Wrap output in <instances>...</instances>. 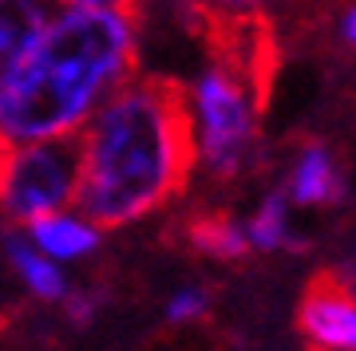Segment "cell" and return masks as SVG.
Segmentation results:
<instances>
[{
  "label": "cell",
  "instance_id": "cell-1",
  "mask_svg": "<svg viewBox=\"0 0 356 351\" xmlns=\"http://www.w3.org/2000/svg\"><path fill=\"white\" fill-rule=\"evenodd\" d=\"M194 178L186 87L135 71L79 126V182L72 205L95 229L139 225L175 205Z\"/></svg>",
  "mask_w": 356,
  "mask_h": 351
},
{
  "label": "cell",
  "instance_id": "cell-2",
  "mask_svg": "<svg viewBox=\"0 0 356 351\" xmlns=\"http://www.w3.org/2000/svg\"><path fill=\"white\" fill-rule=\"evenodd\" d=\"M135 71L139 16L67 4L0 79V138L36 142L76 135L103 95Z\"/></svg>",
  "mask_w": 356,
  "mask_h": 351
},
{
  "label": "cell",
  "instance_id": "cell-3",
  "mask_svg": "<svg viewBox=\"0 0 356 351\" xmlns=\"http://www.w3.org/2000/svg\"><path fill=\"white\" fill-rule=\"evenodd\" d=\"M261 28L238 24L214 32V60L186 83L194 126V170L210 182H238L261 154Z\"/></svg>",
  "mask_w": 356,
  "mask_h": 351
},
{
  "label": "cell",
  "instance_id": "cell-4",
  "mask_svg": "<svg viewBox=\"0 0 356 351\" xmlns=\"http://www.w3.org/2000/svg\"><path fill=\"white\" fill-rule=\"evenodd\" d=\"M79 182V130L36 142L0 138V214L13 221L67 209Z\"/></svg>",
  "mask_w": 356,
  "mask_h": 351
},
{
  "label": "cell",
  "instance_id": "cell-5",
  "mask_svg": "<svg viewBox=\"0 0 356 351\" xmlns=\"http://www.w3.org/2000/svg\"><path fill=\"white\" fill-rule=\"evenodd\" d=\"M297 332L309 348L356 351V280L337 273L317 276L297 308Z\"/></svg>",
  "mask_w": 356,
  "mask_h": 351
},
{
  "label": "cell",
  "instance_id": "cell-6",
  "mask_svg": "<svg viewBox=\"0 0 356 351\" xmlns=\"http://www.w3.org/2000/svg\"><path fill=\"white\" fill-rule=\"evenodd\" d=\"M281 194L289 198L293 209H337L348 194V182H344L337 154L325 142H305L293 151L285 166Z\"/></svg>",
  "mask_w": 356,
  "mask_h": 351
},
{
  "label": "cell",
  "instance_id": "cell-7",
  "mask_svg": "<svg viewBox=\"0 0 356 351\" xmlns=\"http://www.w3.org/2000/svg\"><path fill=\"white\" fill-rule=\"evenodd\" d=\"M245 225V241H250V252H301L305 249V237L293 225V205L281 189H269L266 198L257 201Z\"/></svg>",
  "mask_w": 356,
  "mask_h": 351
},
{
  "label": "cell",
  "instance_id": "cell-8",
  "mask_svg": "<svg viewBox=\"0 0 356 351\" xmlns=\"http://www.w3.org/2000/svg\"><path fill=\"white\" fill-rule=\"evenodd\" d=\"M99 233L91 221H79V214H64V209H56V214H44V217H32L28 221V237L36 245L40 252H48L51 261H79V257H88V252L99 249Z\"/></svg>",
  "mask_w": 356,
  "mask_h": 351
},
{
  "label": "cell",
  "instance_id": "cell-9",
  "mask_svg": "<svg viewBox=\"0 0 356 351\" xmlns=\"http://www.w3.org/2000/svg\"><path fill=\"white\" fill-rule=\"evenodd\" d=\"M48 20L51 16L44 0H0V79L36 44Z\"/></svg>",
  "mask_w": 356,
  "mask_h": 351
},
{
  "label": "cell",
  "instance_id": "cell-10",
  "mask_svg": "<svg viewBox=\"0 0 356 351\" xmlns=\"http://www.w3.org/2000/svg\"><path fill=\"white\" fill-rule=\"evenodd\" d=\"M186 245L198 257L234 264L250 257V241H245V225L229 214H194L186 221Z\"/></svg>",
  "mask_w": 356,
  "mask_h": 351
},
{
  "label": "cell",
  "instance_id": "cell-11",
  "mask_svg": "<svg viewBox=\"0 0 356 351\" xmlns=\"http://www.w3.org/2000/svg\"><path fill=\"white\" fill-rule=\"evenodd\" d=\"M4 257H8V264H13V273L24 280V289L32 292V296H40V300H64L67 292V280L64 273H60V261H51L48 252H40L32 241L16 237V233H8L4 237Z\"/></svg>",
  "mask_w": 356,
  "mask_h": 351
},
{
  "label": "cell",
  "instance_id": "cell-12",
  "mask_svg": "<svg viewBox=\"0 0 356 351\" xmlns=\"http://www.w3.org/2000/svg\"><path fill=\"white\" fill-rule=\"evenodd\" d=\"M182 4L206 28H238V24H266L269 8L277 0H182Z\"/></svg>",
  "mask_w": 356,
  "mask_h": 351
},
{
  "label": "cell",
  "instance_id": "cell-13",
  "mask_svg": "<svg viewBox=\"0 0 356 351\" xmlns=\"http://www.w3.org/2000/svg\"><path fill=\"white\" fill-rule=\"evenodd\" d=\"M210 312V292L198 289V284H186V289H178L170 300H166V324L170 327H191L198 320H206Z\"/></svg>",
  "mask_w": 356,
  "mask_h": 351
},
{
  "label": "cell",
  "instance_id": "cell-14",
  "mask_svg": "<svg viewBox=\"0 0 356 351\" xmlns=\"http://www.w3.org/2000/svg\"><path fill=\"white\" fill-rule=\"evenodd\" d=\"M337 40H341L348 51H356V0H348L337 16Z\"/></svg>",
  "mask_w": 356,
  "mask_h": 351
},
{
  "label": "cell",
  "instance_id": "cell-15",
  "mask_svg": "<svg viewBox=\"0 0 356 351\" xmlns=\"http://www.w3.org/2000/svg\"><path fill=\"white\" fill-rule=\"evenodd\" d=\"M72 8H119V12L143 16V0H64Z\"/></svg>",
  "mask_w": 356,
  "mask_h": 351
}]
</instances>
